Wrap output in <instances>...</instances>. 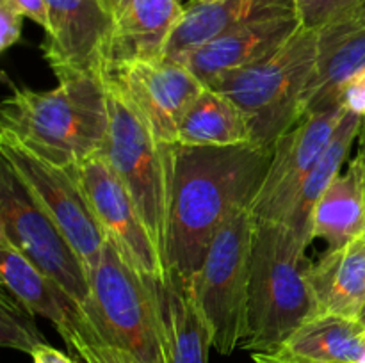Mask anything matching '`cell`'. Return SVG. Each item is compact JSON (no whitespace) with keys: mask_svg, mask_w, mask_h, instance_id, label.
I'll use <instances>...</instances> for the list:
<instances>
[{"mask_svg":"<svg viewBox=\"0 0 365 363\" xmlns=\"http://www.w3.org/2000/svg\"><path fill=\"white\" fill-rule=\"evenodd\" d=\"M317 57L303 96V117L342 105L346 82L365 68V0L316 28Z\"/></svg>","mask_w":365,"mask_h":363,"instance_id":"obj_14","label":"cell"},{"mask_svg":"<svg viewBox=\"0 0 365 363\" xmlns=\"http://www.w3.org/2000/svg\"><path fill=\"white\" fill-rule=\"evenodd\" d=\"M287 16H298L296 0H191L171 34L164 59H180L235 28Z\"/></svg>","mask_w":365,"mask_h":363,"instance_id":"obj_17","label":"cell"},{"mask_svg":"<svg viewBox=\"0 0 365 363\" xmlns=\"http://www.w3.org/2000/svg\"><path fill=\"white\" fill-rule=\"evenodd\" d=\"M25 16L7 0H0V52H7L21 39Z\"/></svg>","mask_w":365,"mask_h":363,"instance_id":"obj_28","label":"cell"},{"mask_svg":"<svg viewBox=\"0 0 365 363\" xmlns=\"http://www.w3.org/2000/svg\"><path fill=\"white\" fill-rule=\"evenodd\" d=\"M364 123V117L346 110L337 130H335L334 137H331L330 144L324 149L321 159L317 160L314 169L309 173L307 180L303 182L298 198H296L291 210L285 216L284 224H287L298 237H302L307 246L312 244L310 226H312L314 209H316L317 201L324 194V191L330 187L331 182L342 171V166H344L346 159H348L349 152L353 148V142L360 137Z\"/></svg>","mask_w":365,"mask_h":363,"instance_id":"obj_24","label":"cell"},{"mask_svg":"<svg viewBox=\"0 0 365 363\" xmlns=\"http://www.w3.org/2000/svg\"><path fill=\"white\" fill-rule=\"evenodd\" d=\"M9 4H13L25 18L34 21L36 25L45 31V34L48 32L50 20H48V11H46L45 0H7Z\"/></svg>","mask_w":365,"mask_h":363,"instance_id":"obj_30","label":"cell"},{"mask_svg":"<svg viewBox=\"0 0 365 363\" xmlns=\"http://www.w3.org/2000/svg\"><path fill=\"white\" fill-rule=\"evenodd\" d=\"M253 362L255 363H309V362H302V359L284 358V356H278V354H262V352H255V354H253Z\"/></svg>","mask_w":365,"mask_h":363,"instance_id":"obj_32","label":"cell"},{"mask_svg":"<svg viewBox=\"0 0 365 363\" xmlns=\"http://www.w3.org/2000/svg\"><path fill=\"white\" fill-rule=\"evenodd\" d=\"M50 27L41 52L57 80L102 75L113 18L102 0H45Z\"/></svg>","mask_w":365,"mask_h":363,"instance_id":"obj_12","label":"cell"},{"mask_svg":"<svg viewBox=\"0 0 365 363\" xmlns=\"http://www.w3.org/2000/svg\"><path fill=\"white\" fill-rule=\"evenodd\" d=\"M346 109L309 114L273 144V159L252 212L260 221L284 223L303 182L330 144Z\"/></svg>","mask_w":365,"mask_h":363,"instance_id":"obj_11","label":"cell"},{"mask_svg":"<svg viewBox=\"0 0 365 363\" xmlns=\"http://www.w3.org/2000/svg\"><path fill=\"white\" fill-rule=\"evenodd\" d=\"M273 159V146H182L175 149L168 230V269L187 281L202 267L216 231L239 210H252Z\"/></svg>","mask_w":365,"mask_h":363,"instance_id":"obj_1","label":"cell"},{"mask_svg":"<svg viewBox=\"0 0 365 363\" xmlns=\"http://www.w3.org/2000/svg\"><path fill=\"white\" fill-rule=\"evenodd\" d=\"M29 356L32 358V363H77L70 354L52 347L48 342L38 345Z\"/></svg>","mask_w":365,"mask_h":363,"instance_id":"obj_31","label":"cell"},{"mask_svg":"<svg viewBox=\"0 0 365 363\" xmlns=\"http://www.w3.org/2000/svg\"><path fill=\"white\" fill-rule=\"evenodd\" d=\"M302 28L298 16L274 18L235 28L185 53L178 63L205 85L228 73L260 63L280 50Z\"/></svg>","mask_w":365,"mask_h":363,"instance_id":"obj_15","label":"cell"},{"mask_svg":"<svg viewBox=\"0 0 365 363\" xmlns=\"http://www.w3.org/2000/svg\"><path fill=\"white\" fill-rule=\"evenodd\" d=\"M139 109L164 142L178 144L177 134L182 116L205 84L189 68L173 59L139 60L102 71Z\"/></svg>","mask_w":365,"mask_h":363,"instance_id":"obj_13","label":"cell"},{"mask_svg":"<svg viewBox=\"0 0 365 363\" xmlns=\"http://www.w3.org/2000/svg\"><path fill=\"white\" fill-rule=\"evenodd\" d=\"M63 340L68 345V349L73 351L86 363H141L128 352L103 342L91 330L89 324L81 326Z\"/></svg>","mask_w":365,"mask_h":363,"instance_id":"obj_26","label":"cell"},{"mask_svg":"<svg viewBox=\"0 0 365 363\" xmlns=\"http://www.w3.org/2000/svg\"><path fill=\"white\" fill-rule=\"evenodd\" d=\"M274 354L309 363H365V326L349 317L314 315Z\"/></svg>","mask_w":365,"mask_h":363,"instance_id":"obj_21","label":"cell"},{"mask_svg":"<svg viewBox=\"0 0 365 363\" xmlns=\"http://www.w3.org/2000/svg\"><path fill=\"white\" fill-rule=\"evenodd\" d=\"M359 320H360V322H362L364 326H365V305H364L362 312H360V315H359Z\"/></svg>","mask_w":365,"mask_h":363,"instance_id":"obj_35","label":"cell"},{"mask_svg":"<svg viewBox=\"0 0 365 363\" xmlns=\"http://www.w3.org/2000/svg\"><path fill=\"white\" fill-rule=\"evenodd\" d=\"M103 80L107 85L109 132L102 155L130 192L166 262L177 144L164 142L143 110L114 82L106 77Z\"/></svg>","mask_w":365,"mask_h":363,"instance_id":"obj_5","label":"cell"},{"mask_svg":"<svg viewBox=\"0 0 365 363\" xmlns=\"http://www.w3.org/2000/svg\"><path fill=\"white\" fill-rule=\"evenodd\" d=\"M0 344L25 354H31L38 345L46 344L45 335L36 324L34 313L7 290L0 295Z\"/></svg>","mask_w":365,"mask_h":363,"instance_id":"obj_25","label":"cell"},{"mask_svg":"<svg viewBox=\"0 0 365 363\" xmlns=\"http://www.w3.org/2000/svg\"><path fill=\"white\" fill-rule=\"evenodd\" d=\"M0 276L4 290L9 292L16 301L34 315L50 320L66 338L81 326L88 324L81 306L38 269L31 260L25 258L6 237L0 235Z\"/></svg>","mask_w":365,"mask_h":363,"instance_id":"obj_18","label":"cell"},{"mask_svg":"<svg viewBox=\"0 0 365 363\" xmlns=\"http://www.w3.org/2000/svg\"><path fill=\"white\" fill-rule=\"evenodd\" d=\"M184 9L182 0H125L113 18L102 71L127 63L164 59Z\"/></svg>","mask_w":365,"mask_h":363,"instance_id":"obj_16","label":"cell"},{"mask_svg":"<svg viewBox=\"0 0 365 363\" xmlns=\"http://www.w3.org/2000/svg\"><path fill=\"white\" fill-rule=\"evenodd\" d=\"M168 331V362L209 363L212 333L185 278L170 270L163 285Z\"/></svg>","mask_w":365,"mask_h":363,"instance_id":"obj_22","label":"cell"},{"mask_svg":"<svg viewBox=\"0 0 365 363\" xmlns=\"http://www.w3.org/2000/svg\"><path fill=\"white\" fill-rule=\"evenodd\" d=\"M307 248L287 224L257 219L241 349L274 354L303 322L317 315L310 283L314 262Z\"/></svg>","mask_w":365,"mask_h":363,"instance_id":"obj_3","label":"cell"},{"mask_svg":"<svg viewBox=\"0 0 365 363\" xmlns=\"http://www.w3.org/2000/svg\"><path fill=\"white\" fill-rule=\"evenodd\" d=\"M365 233L364 167L356 155L324 191L312 214L310 238L324 241L328 249L349 244Z\"/></svg>","mask_w":365,"mask_h":363,"instance_id":"obj_20","label":"cell"},{"mask_svg":"<svg viewBox=\"0 0 365 363\" xmlns=\"http://www.w3.org/2000/svg\"><path fill=\"white\" fill-rule=\"evenodd\" d=\"M177 141L182 146L223 148L252 144V134L242 110L223 93L205 85L182 116Z\"/></svg>","mask_w":365,"mask_h":363,"instance_id":"obj_23","label":"cell"},{"mask_svg":"<svg viewBox=\"0 0 365 363\" xmlns=\"http://www.w3.org/2000/svg\"><path fill=\"white\" fill-rule=\"evenodd\" d=\"M103 7L107 9V13L110 14V18H114V14L121 9V6L125 4V0H102Z\"/></svg>","mask_w":365,"mask_h":363,"instance_id":"obj_34","label":"cell"},{"mask_svg":"<svg viewBox=\"0 0 365 363\" xmlns=\"http://www.w3.org/2000/svg\"><path fill=\"white\" fill-rule=\"evenodd\" d=\"M88 196L96 219L109 242L132 267L160 285L168 280V265L153 242L138 205L103 155L71 167Z\"/></svg>","mask_w":365,"mask_h":363,"instance_id":"obj_10","label":"cell"},{"mask_svg":"<svg viewBox=\"0 0 365 363\" xmlns=\"http://www.w3.org/2000/svg\"><path fill=\"white\" fill-rule=\"evenodd\" d=\"M255 223L250 209L225 221L189 281L212 333L214 349L223 356L232 354L245 340Z\"/></svg>","mask_w":365,"mask_h":363,"instance_id":"obj_7","label":"cell"},{"mask_svg":"<svg viewBox=\"0 0 365 363\" xmlns=\"http://www.w3.org/2000/svg\"><path fill=\"white\" fill-rule=\"evenodd\" d=\"M195 2H203V4H205V2H214V0H195Z\"/></svg>","mask_w":365,"mask_h":363,"instance_id":"obj_36","label":"cell"},{"mask_svg":"<svg viewBox=\"0 0 365 363\" xmlns=\"http://www.w3.org/2000/svg\"><path fill=\"white\" fill-rule=\"evenodd\" d=\"M317 315L359 319L365 305V233L337 249H327L310 269Z\"/></svg>","mask_w":365,"mask_h":363,"instance_id":"obj_19","label":"cell"},{"mask_svg":"<svg viewBox=\"0 0 365 363\" xmlns=\"http://www.w3.org/2000/svg\"><path fill=\"white\" fill-rule=\"evenodd\" d=\"M317 57L316 28L302 27L280 50L260 63L217 78L223 93L245 114L252 144L271 146L303 120V96Z\"/></svg>","mask_w":365,"mask_h":363,"instance_id":"obj_6","label":"cell"},{"mask_svg":"<svg viewBox=\"0 0 365 363\" xmlns=\"http://www.w3.org/2000/svg\"><path fill=\"white\" fill-rule=\"evenodd\" d=\"M341 103L346 110L365 120V68L346 82L341 91Z\"/></svg>","mask_w":365,"mask_h":363,"instance_id":"obj_29","label":"cell"},{"mask_svg":"<svg viewBox=\"0 0 365 363\" xmlns=\"http://www.w3.org/2000/svg\"><path fill=\"white\" fill-rule=\"evenodd\" d=\"M0 130L64 167L102 155L109 132L103 75L57 80L45 91L13 85L0 107Z\"/></svg>","mask_w":365,"mask_h":363,"instance_id":"obj_2","label":"cell"},{"mask_svg":"<svg viewBox=\"0 0 365 363\" xmlns=\"http://www.w3.org/2000/svg\"><path fill=\"white\" fill-rule=\"evenodd\" d=\"M0 155L2 162L20 178L34 201L63 230L91 270L98 263L109 238L96 219L75 171L50 162L2 130Z\"/></svg>","mask_w":365,"mask_h":363,"instance_id":"obj_9","label":"cell"},{"mask_svg":"<svg viewBox=\"0 0 365 363\" xmlns=\"http://www.w3.org/2000/svg\"><path fill=\"white\" fill-rule=\"evenodd\" d=\"M0 235L56 281L81 310L84 308L91 295L88 265L4 162L0 167Z\"/></svg>","mask_w":365,"mask_h":363,"instance_id":"obj_8","label":"cell"},{"mask_svg":"<svg viewBox=\"0 0 365 363\" xmlns=\"http://www.w3.org/2000/svg\"><path fill=\"white\" fill-rule=\"evenodd\" d=\"M364 0H296V11L302 27L319 28L342 11Z\"/></svg>","mask_w":365,"mask_h":363,"instance_id":"obj_27","label":"cell"},{"mask_svg":"<svg viewBox=\"0 0 365 363\" xmlns=\"http://www.w3.org/2000/svg\"><path fill=\"white\" fill-rule=\"evenodd\" d=\"M356 155L360 157L362 160V167H364V194H365V123L362 132H360V137H359V153Z\"/></svg>","mask_w":365,"mask_h":363,"instance_id":"obj_33","label":"cell"},{"mask_svg":"<svg viewBox=\"0 0 365 363\" xmlns=\"http://www.w3.org/2000/svg\"><path fill=\"white\" fill-rule=\"evenodd\" d=\"M89 281L82 313L91 330L138 362L170 363L163 285L132 267L109 241Z\"/></svg>","mask_w":365,"mask_h":363,"instance_id":"obj_4","label":"cell"}]
</instances>
